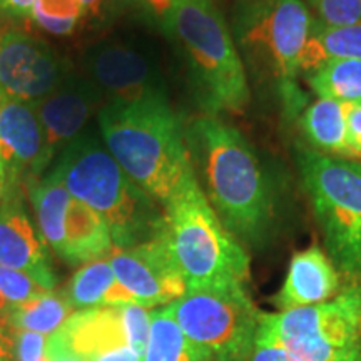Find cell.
<instances>
[{"label": "cell", "mask_w": 361, "mask_h": 361, "mask_svg": "<svg viewBox=\"0 0 361 361\" xmlns=\"http://www.w3.org/2000/svg\"><path fill=\"white\" fill-rule=\"evenodd\" d=\"M189 159L207 202L239 243L258 247L274 221V196L255 149L218 116H201L184 129Z\"/></svg>", "instance_id": "obj_1"}, {"label": "cell", "mask_w": 361, "mask_h": 361, "mask_svg": "<svg viewBox=\"0 0 361 361\" xmlns=\"http://www.w3.org/2000/svg\"><path fill=\"white\" fill-rule=\"evenodd\" d=\"M97 121L104 147L159 206L197 184L184 130L164 94L130 102L106 101Z\"/></svg>", "instance_id": "obj_2"}, {"label": "cell", "mask_w": 361, "mask_h": 361, "mask_svg": "<svg viewBox=\"0 0 361 361\" xmlns=\"http://www.w3.org/2000/svg\"><path fill=\"white\" fill-rule=\"evenodd\" d=\"M49 173L64 184L74 200L106 219L114 250L141 245L161 231L159 204L124 173L94 134L84 130L74 139Z\"/></svg>", "instance_id": "obj_3"}, {"label": "cell", "mask_w": 361, "mask_h": 361, "mask_svg": "<svg viewBox=\"0 0 361 361\" xmlns=\"http://www.w3.org/2000/svg\"><path fill=\"white\" fill-rule=\"evenodd\" d=\"M162 25L186 57L202 107L211 116L243 114L251 101L246 67L213 0H178Z\"/></svg>", "instance_id": "obj_4"}, {"label": "cell", "mask_w": 361, "mask_h": 361, "mask_svg": "<svg viewBox=\"0 0 361 361\" xmlns=\"http://www.w3.org/2000/svg\"><path fill=\"white\" fill-rule=\"evenodd\" d=\"M162 234L188 290L245 286L250 256L207 202L200 184L162 207Z\"/></svg>", "instance_id": "obj_5"}, {"label": "cell", "mask_w": 361, "mask_h": 361, "mask_svg": "<svg viewBox=\"0 0 361 361\" xmlns=\"http://www.w3.org/2000/svg\"><path fill=\"white\" fill-rule=\"evenodd\" d=\"M296 156L328 256L341 273L361 278V162L311 147Z\"/></svg>", "instance_id": "obj_6"}, {"label": "cell", "mask_w": 361, "mask_h": 361, "mask_svg": "<svg viewBox=\"0 0 361 361\" xmlns=\"http://www.w3.org/2000/svg\"><path fill=\"white\" fill-rule=\"evenodd\" d=\"M313 20L303 0H234L229 29L243 62L283 84L300 75Z\"/></svg>", "instance_id": "obj_7"}, {"label": "cell", "mask_w": 361, "mask_h": 361, "mask_svg": "<svg viewBox=\"0 0 361 361\" xmlns=\"http://www.w3.org/2000/svg\"><path fill=\"white\" fill-rule=\"evenodd\" d=\"M258 335L301 361H361V284L326 303L261 313Z\"/></svg>", "instance_id": "obj_8"}, {"label": "cell", "mask_w": 361, "mask_h": 361, "mask_svg": "<svg viewBox=\"0 0 361 361\" xmlns=\"http://www.w3.org/2000/svg\"><path fill=\"white\" fill-rule=\"evenodd\" d=\"M168 306L184 335L209 361H245L250 355L261 311L245 286L188 290Z\"/></svg>", "instance_id": "obj_9"}, {"label": "cell", "mask_w": 361, "mask_h": 361, "mask_svg": "<svg viewBox=\"0 0 361 361\" xmlns=\"http://www.w3.org/2000/svg\"><path fill=\"white\" fill-rule=\"evenodd\" d=\"M69 74L61 56L45 40L8 29L0 34V92L35 104Z\"/></svg>", "instance_id": "obj_10"}, {"label": "cell", "mask_w": 361, "mask_h": 361, "mask_svg": "<svg viewBox=\"0 0 361 361\" xmlns=\"http://www.w3.org/2000/svg\"><path fill=\"white\" fill-rule=\"evenodd\" d=\"M82 66L85 75L107 101L130 102L164 94L156 62L144 49L124 40H101L90 45Z\"/></svg>", "instance_id": "obj_11"}, {"label": "cell", "mask_w": 361, "mask_h": 361, "mask_svg": "<svg viewBox=\"0 0 361 361\" xmlns=\"http://www.w3.org/2000/svg\"><path fill=\"white\" fill-rule=\"evenodd\" d=\"M109 261L117 281L135 303L146 308L168 306L188 291V284L171 255L162 228L149 241L126 250H114Z\"/></svg>", "instance_id": "obj_12"}, {"label": "cell", "mask_w": 361, "mask_h": 361, "mask_svg": "<svg viewBox=\"0 0 361 361\" xmlns=\"http://www.w3.org/2000/svg\"><path fill=\"white\" fill-rule=\"evenodd\" d=\"M44 133L37 178L51 169L69 144L85 130L96 111L104 106V96L87 75L67 74L51 94L34 104Z\"/></svg>", "instance_id": "obj_13"}, {"label": "cell", "mask_w": 361, "mask_h": 361, "mask_svg": "<svg viewBox=\"0 0 361 361\" xmlns=\"http://www.w3.org/2000/svg\"><path fill=\"white\" fill-rule=\"evenodd\" d=\"M24 179L8 178L0 202V266L29 274L40 286L52 291L57 286L49 246L35 231L24 202Z\"/></svg>", "instance_id": "obj_14"}, {"label": "cell", "mask_w": 361, "mask_h": 361, "mask_svg": "<svg viewBox=\"0 0 361 361\" xmlns=\"http://www.w3.org/2000/svg\"><path fill=\"white\" fill-rule=\"evenodd\" d=\"M44 133L37 111L30 102L12 99L0 92V149L8 178L37 180Z\"/></svg>", "instance_id": "obj_15"}, {"label": "cell", "mask_w": 361, "mask_h": 361, "mask_svg": "<svg viewBox=\"0 0 361 361\" xmlns=\"http://www.w3.org/2000/svg\"><path fill=\"white\" fill-rule=\"evenodd\" d=\"M341 293L340 269L326 251L311 246L293 255L283 286L273 298L279 311L326 303Z\"/></svg>", "instance_id": "obj_16"}, {"label": "cell", "mask_w": 361, "mask_h": 361, "mask_svg": "<svg viewBox=\"0 0 361 361\" xmlns=\"http://www.w3.org/2000/svg\"><path fill=\"white\" fill-rule=\"evenodd\" d=\"M57 333L66 348L82 361L129 345L119 306L75 311Z\"/></svg>", "instance_id": "obj_17"}, {"label": "cell", "mask_w": 361, "mask_h": 361, "mask_svg": "<svg viewBox=\"0 0 361 361\" xmlns=\"http://www.w3.org/2000/svg\"><path fill=\"white\" fill-rule=\"evenodd\" d=\"M111 229L92 207L72 197L66 219V246L61 259L78 266L104 259L112 255Z\"/></svg>", "instance_id": "obj_18"}, {"label": "cell", "mask_w": 361, "mask_h": 361, "mask_svg": "<svg viewBox=\"0 0 361 361\" xmlns=\"http://www.w3.org/2000/svg\"><path fill=\"white\" fill-rule=\"evenodd\" d=\"M27 186L40 236L61 258L66 246V219L72 196L64 184L51 173L45 174L42 179L29 180Z\"/></svg>", "instance_id": "obj_19"}, {"label": "cell", "mask_w": 361, "mask_h": 361, "mask_svg": "<svg viewBox=\"0 0 361 361\" xmlns=\"http://www.w3.org/2000/svg\"><path fill=\"white\" fill-rule=\"evenodd\" d=\"M361 61V22L351 25H326L313 20L301 54L300 74H310L329 61Z\"/></svg>", "instance_id": "obj_20"}, {"label": "cell", "mask_w": 361, "mask_h": 361, "mask_svg": "<svg viewBox=\"0 0 361 361\" xmlns=\"http://www.w3.org/2000/svg\"><path fill=\"white\" fill-rule=\"evenodd\" d=\"M300 126L313 151L351 159L346 144V104L318 99L301 114Z\"/></svg>", "instance_id": "obj_21"}, {"label": "cell", "mask_w": 361, "mask_h": 361, "mask_svg": "<svg viewBox=\"0 0 361 361\" xmlns=\"http://www.w3.org/2000/svg\"><path fill=\"white\" fill-rule=\"evenodd\" d=\"M142 361H209L176 322L169 306L151 311V329Z\"/></svg>", "instance_id": "obj_22"}, {"label": "cell", "mask_w": 361, "mask_h": 361, "mask_svg": "<svg viewBox=\"0 0 361 361\" xmlns=\"http://www.w3.org/2000/svg\"><path fill=\"white\" fill-rule=\"evenodd\" d=\"M75 313L64 291H45L24 305L11 306L7 316L8 328L54 335L62 328L71 314Z\"/></svg>", "instance_id": "obj_23"}, {"label": "cell", "mask_w": 361, "mask_h": 361, "mask_svg": "<svg viewBox=\"0 0 361 361\" xmlns=\"http://www.w3.org/2000/svg\"><path fill=\"white\" fill-rule=\"evenodd\" d=\"M306 82L318 99L361 102V61H329L306 74Z\"/></svg>", "instance_id": "obj_24"}, {"label": "cell", "mask_w": 361, "mask_h": 361, "mask_svg": "<svg viewBox=\"0 0 361 361\" xmlns=\"http://www.w3.org/2000/svg\"><path fill=\"white\" fill-rule=\"evenodd\" d=\"M116 281L109 258L97 259L75 271L66 286L64 295L74 310L101 308Z\"/></svg>", "instance_id": "obj_25"}, {"label": "cell", "mask_w": 361, "mask_h": 361, "mask_svg": "<svg viewBox=\"0 0 361 361\" xmlns=\"http://www.w3.org/2000/svg\"><path fill=\"white\" fill-rule=\"evenodd\" d=\"M30 19L45 32L71 35L84 20V7L80 0H37Z\"/></svg>", "instance_id": "obj_26"}, {"label": "cell", "mask_w": 361, "mask_h": 361, "mask_svg": "<svg viewBox=\"0 0 361 361\" xmlns=\"http://www.w3.org/2000/svg\"><path fill=\"white\" fill-rule=\"evenodd\" d=\"M47 291L22 271L0 266V296L8 306H19Z\"/></svg>", "instance_id": "obj_27"}, {"label": "cell", "mask_w": 361, "mask_h": 361, "mask_svg": "<svg viewBox=\"0 0 361 361\" xmlns=\"http://www.w3.org/2000/svg\"><path fill=\"white\" fill-rule=\"evenodd\" d=\"M316 12V20L326 25H351L361 22V0H303Z\"/></svg>", "instance_id": "obj_28"}, {"label": "cell", "mask_w": 361, "mask_h": 361, "mask_svg": "<svg viewBox=\"0 0 361 361\" xmlns=\"http://www.w3.org/2000/svg\"><path fill=\"white\" fill-rule=\"evenodd\" d=\"M119 311L129 346L142 356L147 345L149 329H151V311L139 303L123 305L119 306Z\"/></svg>", "instance_id": "obj_29"}, {"label": "cell", "mask_w": 361, "mask_h": 361, "mask_svg": "<svg viewBox=\"0 0 361 361\" xmlns=\"http://www.w3.org/2000/svg\"><path fill=\"white\" fill-rule=\"evenodd\" d=\"M16 335L17 361H49V336L32 331H19Z\"/></svg>", "instance_id": "obj_30"}, {"label": "cell", "mask_w": 361, "mask_h": 361, "mask_svg": "<svg viewBox=\"0 0 361 361\" xmlns=\"http://www.w3.org/2000/svg\"><path fill=\"white\" fill-rule=\"evenodd\" d=\"M245 361H301L296 356H293L290 351H286L278 343L268 340L256 333L255 345L246 356Z\"/></svg>", "instance_id": "obj_31"}, {"label": "cell", "mask_w": 361, "mask_h": 361, "mask_svg": "<svg viewBox=\"0 0 361 361\" xmlns=\"http://www.w3.org/2000/svg\"><path fill=\"white\" fill-rule=\"evenodd\" d=\"M346 144L351 159L361 157V102L346 104Z\"/></svg>", "instance_id": "obj_32"}, {"label": "cell", "mask_w": 361, "mask_h": 361, "mask_svg": "<svg viewBox=\"0 0 361 361\" xmlns=\"http://www.w3.org/2000/svg\"><path fill=\"white\" fill-rule=\"evenodd\" d=\"M37 0H0V13L16 19L32 17L34 6Z\"/></svg>", "instance_id": "obj_33"}, {"label": "cell", "mask_w": 361, "mask_h": 361, "mask_svg": "<svg viewBox=\"0 0 361 361\" xmlns=\"http://www.w3.org/2000/svg\"><path fill=\"white\" fill-rule=\"evenodd\" d=\"M0 361H17L16 335L7 324H0Z\"/></svg>", "instance_id": "obj_34"}, {"label": "cell", "mask_w": 361, "mask_h": 361, "mask_svg": "<svg viewBox=\"0 0 361 361\" xmlns=\"http://www.w3.org/2000/svg\"><path fill=\"white\" fill-rule=\"evenodd\" d=\"M87 361H142V356L134 351L130 346H123V348H117L112 351H107V353L94 356Z\"/></svg>", "instance_id": "obj_35"}, {"label": "cell", "mask_w": 361, "mask_h": 361, "mask_svg": "<svg viewBox=\"0 0 361 361\" xmlns=\"http://www.w3.org/2000/svg\"><path fill=\"white\" fill-rule=\"evenodd\" d=\"M134 2H139L141 6H144L147 11H151L154 16L157 17H164L166 13L169 12V8L174 6L178 0H134Z\"/></svg>", "instance_id": "obj_36"}, {"label": "cell", "mask_w": 361, "mask_h": 361, "mask_svg": "<svg viewBox=\"0 0 361 361\" xmlns=\"http://www.w3.org/2000/svg\"><path fill=\"white\" fill-rule=\"evenodd\" d=\"M84 7V19H92L97 17L106 6V0H80Z\"/></svg>", "instance_id": "obj_37"}, {"label": "cell", "mask_w": 361, "mask_h": 361, "mask_svg": "<svg viewBox=\"0 0 361 361\" xmlns=\"http://www.w3.org/2000/svg\"><path fill=\"white\" fill-rule=\"evenodd\" d=\"M7 184H8V173H7V164H6V159H4L2 149H0V202H2L4 196H6V191H7Z\"/></svg>", "instance_id": "obj_38"}, {"label": "cell", "mask_w": 361, "mask_h": 361, "mask_svg": "<svg viewBox=\"0 0 361 361\" xmlns=\"http://www.w3.org/2000/svg\"><path fill=\"white\" fill-rule=\"evenodd\" d=\"M8 310L11 306L7 305V301L0 296V324H7V316H8ZM8 326V324H7Z\"/></svg>", "instance_id": "obj_39"}]
</instances>
